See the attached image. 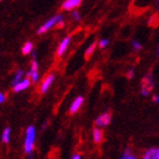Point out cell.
<instances>
[{
    "label": "cell",
    "mask_w": 159,
    "mask_h": 159,
    "mask_svg": "<svg viewBox=\"0 0 159 159\" xmlns=\"http://www.w3.org/2000/svg\"><path fill=\"white\" fill-rule=\"evenodd\" d=\"M35 139V129L33 126H29L26 129V135H25V143H24V149L25 152L31 153L33 151V143Z\"/></svg>",
    "instance_id": "cell-1"
},
{
    "label": "cell",
    "mask_w": 159,
    "mask_h": 159,
    "mask_svg": "<svg viewBox=\"0 0 159 159\" xmlns=\"http://www.w3.org/2000/svg\"><path fill=\"white\" fill-rule=\"evenodd\" d=\"M60 20H63V15H60V14H58V15H56V16L51 17L50 20H48L46 23L43 24L42 26H40V29L37 31V33L38 34L44 33V32H47L48 30H50L52 26H56L57 23L60 22Z\"/></svg>",
    "instance_id": "cell-2"
},
{
    "label": "cell",
    "mask_w": 159,
    "mask_h": 159,
    "mask_svg": "<svg viewBox=\"0 0 159 159\" xmlns=\"http://www.w3.org/2000/svg\"><path fill=\"white\" fill-rule=\"evenodd\" d=\"M153 88V79L151 74H147L144 79L142 80V85H141V94L144 97L149 96L150 91Z\"/></svg>",
    "instance_id": "cell-3"
},
{
    "label": "cell",
    "mask_w": 159,
    "mask_h": 159,
    "mask_svg": "<svg viewBox=\"0 0 159 159\" xmlns=\"http://www.w3.org/2000/svg\"><path fill=\"white\" fill-rule=\"evenodd\" d=\"M81 2H82V0H66V1L63 3L61 8H63L64 10L75 9V8H77V7L81 5Z\"/></svg>",
    "instance_id": "cell-4"
},
{
    "label": "cell",
    "mask_w": 159,
    "mask_h": 159,
    "mask_svg": "<svg viewBox=\"0 0 159 159\" xmlns=\"http://www.w3.org/2000/svg\"><path fill=\"white\" fill-rule=\"evenodd\" d=\"M110 119H111L110 114L105 113V114H102L101 116H99L98 118L96 119V125L101 126V127H102V126H106L110 123Z\"/></svg>",
    "instance_id": "cell-5"
},
{
    "label": "cell",
    "mask_w": 159,
    "mask_h": 159,
    "mask_svg": "<svg viewBox=\"0 0 159 159\" xmlns=\"http://www.w3.org/2000/svg\"><path fill=\"white\" fill-rule=\"evenodd\" d=\"M70 37L64 38L63 41L60 42L59 47H58V49H57V56H58V57L63 56L64 52L66 51V49H67V47H68V44H70Z\"/></svg>",
    "instance_id": "cell-6"
},
{
    "label": "cell",
    "mask_w": 159,
    "mask_h": 159,
    "mask_svg": "<svg viewBox=\"0 0 159 159\" xmlns=\"http://www.w3.org/2000/svg\"><path fill=\"white\" fill-rule=\"evenodd\" d=\"M30 81H31L30 77H29V79L20 80L16 85H14V91H15V92H20V91H23V90L27 89V88H29V85H30Z\"/></svg>",
    "instance_id": "cell-7"
},
{
    "label": "cell",
    "mask_w": 159,
    "mask_h": 159,
    "mask_svg": "<svg viewBox=\"0 0 159 159\" xmlns=\"http://www.w3.org/2000/svg\"><path fill=\"white\" fill-rule=\"evenodd\" d=\"M53 80H55V75H52V74H50L49 76H47L46 79H44V81H43L42 84H41V93H46L47 91H48L50 85L52 84Z\"/></svg>",
    "instance_id": "cell-8"
},
{
    "label": "cell",
    "mask_w": 159,
    "mask_h": 159,
    "mask_svg": "<svg viewBox=\"0 0 159 159\" xmlns=\"http://www.w3.org/2000/svg\"><path fill=\"white\" fill-rule=\"evenodd\" d=\"M142 159H159V148H151L147 150Z\"/></svg>",
    "instance_id": "cell-9"
},
{
    "label": "cell",
    "mask_w": 159,
    "mask_h": 159,
    "mask_svg": "<svg viewBox=\"0 0 159 159\" xmlns=\"http://www.w3.org/2000/svg\"><path fill=\"white\" fill-rule=\"evenodd\" d=\"M82 103H83V98H82V97H77L76 99H75L73 102H72V106H70V111L72 114L76 113L77 110L80 109V107L82 106Z\"/></svg>",
    "instance_id": "cell-10"
},
{
    "label": "cell",
    "mask_w": 159,
    "mask_h": 159,
    "mask_svg": "<svg viewBox=\"0 0 159 159\" xmlns=\"http://www.w3.org/2000/svg\"><path fill=\"white\" fill-rule=\"evenodd\" d=\"M93 140H94L96 143H100L101 140H102V132L98 127H96V129H93Z\"/></svg>",
    "instance_id": "cell-11"
},
{
    "label": "cell",
    "mask_w": 159,
    "mask_h": 159,
    "mask_svg": "<svg viewBox=\"0 0 159 159\" xmlns=\"http://www.w3.org/2000/svg\"><path fill=\"white\" fill-rule=\"evenodd\" d=\"M32 50H33V43L31 41H27L26 43H24L23 48H22L23 55H29L30 52H32Z\"/></svg>",
    "instance_id": "cell-12"
},
{
    "label": "cell",
    "mask_w": 159,
    "mask_h": 159,
    "mask_svg": "<svg viewBox=\"0 0 159 159\" xmlns=\"http://www.w3.org/2000/svg\"><path fill=\"white\" fill-rule=\"evenodd\" d=\"M24 75V72L22 70H18L16 72V74H15V76H14V79H13V81H11V85H16L17 83L20 82V80H22V76Z\"/></svg>",
    "instance_id": "cell-13"
},
{
    "label": "cell",
    "mask_w": 159,
    "mask_h": 159,
    "mask_svg": "<svg viewBox=\"0 0 159 159\" xmlns=\"http://www.w3.org/2000/svg\"><path fill=\"white\" fill-rule=\"evenodd\" d=\"M27 76L30 77V80L32 81V82H37L38 79H39V74H38V70H30L29 72H27Z\"/></svg>",
    "instance_id": "cell-14"
},
{
    "label": "cell",
    "mask_w": 159,
    "mask_h": 159,
    "mask_svg": "<svg viewBox=\"0 0 159 159\" xmlns=\"http://www.w3.org/2000/svg\"><path fill=\"white\" fill-rule=\"evenodd\" d=\"M1 139H2V141L5 143H8V142H9V139H10V129H9V127H6V129H3Z\"/></svg>",
    "instance_id": "cell-15"
},
{
    "label": "cell",
    "mask_w": 159,
    "mask_h": 159,
    "mask_svg": "<svg viewBox=\"0 0 159 159\" xmlns=\"http://www.w3.org/2000/svg\"><path fill=\"white\" fill-rule=\"evenodd\" d=\"M96 46H97V42H93L91 46L86 49V51H85V59H89L90 57L92 56L93 55V51H94V49H96Z\"/></svg>",
    "instance_id": "cell-16"
},
{
    "label": "cell",
    "mask_w": 159,
    "mask_h": 159,
    "mask_svg": "<svg viewBox=\"0 0 159 159\" xmlns=\"http://www.w3.org/2000/svg\"><path fill=\"white\" fill-rule=\"evenodd\" d=\"M120 159H136V157L134 156V155H132V153L129 152V150L127 149L125 151V153L123 155V157Z\"/></svg>",
    "instance_id": "cell-17"
},
{
    "label": "cell",
    "mask_w": 159,
    "mask_h": 159,
    "mask_svg": "<svg viewBox=\"0 0 159 159\" xmlns=\"http://www.w3.org/2000/svg\"><path fill=\"white\" fill-rule=\"evenodd\" d=\"M132 47H133V49L134 50H141V48H142V46H141V43H139L136 40H133L132 41Z\"/></svg>",
    "instance_id": "cell-18"
},
{
    "label": "cell",
    "mask_w": 159,
    "mask_h": 159,
    "mask_svg": "<svg viewBox=\"0 0 159 159\" xmlns=\"http://www.w3.org/2000/svg\"><path fill=\"white\" fill-rule=\"evenodd\" d=\"M108 43H109V40L108 39H101L99 41V47L100 48H105L106 46H108Z\"/></svg>",
    "instance_id": "cell-19"
},
{
    "label": "cell",
    "mask_w": 159,
    "mask_h": 159,
    "mask_svg": "<svg viewBox=\"0 0 159 159\" xmlns=\"http://www.w3.org/2000/svg\"><path fill=\"white\" fill-rule=\"evenodd\" d=\"M72 16L75 20H81V15L79 14V11H73L72 13Z\"/></svg>",
    "instance_id": "cell-20"
},
{
    "label": "cell",
    "mask_w": 159,
    "mask_h": 159,
    "mask_svg": "<svg viewBox=\"0 0 159 159\" xmlns=\"http://www.w3.org/2000/svg\"><path fill=\"white\" fill-rule=\"evenodd\" d=\"M133 74H134V70H129V73H127V77H129V79H132V77H133Z\"/></svg>",
    "instance_id": "cell-21"
},
{
    "label": "cell",
    "mask_w": 159,
    "mask_h": 159,
    "mask_svg": "<svg viewBox=\"0 0 159 159\" xmlns=\"http://www.w3.org/2000/svg\"><path fill=\"white\" fill-rule=\"evenodd\" d=\"M5 101V94L0 92V103H2Z\"/></svg>",
    "instance_id": "cell-22"
},
{
    "label": "cell",
    "mask_w": 159,
    "mask_h": 159,
    "mask_svg": "<svg viewBox=\"0 0 159 159\" xmlns=\"http://www.w3.org/2000/svg\"><path fill=\"white\" fill-rule=\"evenodd\" d=\"M152 100H153V102H159V96H153Z\"/></svg>",
    "instance_id": "cell-23"
},
{
    "label": "cell",
    "mask_w": 159,
    "mask_h": 159,
    "mask_svg": "<svg viewBox=\"0 0 159 159\" xmlns=\"http://www.w3.org/2000/svg\"><path fill=\"white\" fill-rule=\"evenodd\" d=\"M72 159H81V156H80V155H74V156L72 157Z\"/></svg>",
    "instance_id": "cell-24"
},
{
    "label": "cell",
    "mask_w": 159,
    "mask_h": 159,
    "mask_svg": "<svg viewBox=\"0 0 159 159\" xmlns=\"http://www.w3.org/2000/svg\"><path fill=\"white\" fill-rule=\"evenodd\" d=\"M157 53L159 55V44H158V50H157Z\"/></svg>",
    "instance_id": "cell-25"
},
{
    "label": "cell",
    "mask_w": 159,
    "mask_h": 159,
    "mask_svg": "<svg viewBox=\"0 0 159 159\" xmlns=\"http://www.w3.org/2000/svg\"><path fill=\"white\" fill-rule=\"evenodd\" d=\"M29 159H32V157H30V158H29Z\"/></svg>",
    "instance_id": "cell-26"
},
{
    "label": "cell",
    "mask_w": 159,
    "mask_h": 159,
    "mask_svg": "<svg viewBox=\"0 0 159 159\" xmlns=\"http://www.w3.org/2000/svg\"><path fill=\"white\" fill-rule=\"evenodd\" d=\"M0 1H2V0H0Z\"/></svg>",
    "instance_id": "cell-27"
}]
</instances>
